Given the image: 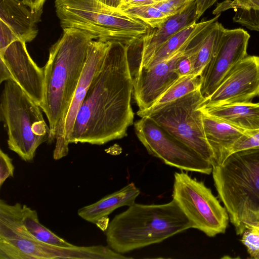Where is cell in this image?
Here are the masks:
<instances>
[{
	"label": "cell",
	"instance_id": "8",
	"mask_svg": "<svg viewBox=\"0 0 259 259\" xmlns=\"http://www.w3.org/2000/svg\"><path fill=\"white\" fill-rule=\"evenodd\" d=\"M205 101L199 89L146 116L212 164V153L205 137L200 108Z\"/></svg>",
	"mask_w": 259,
	"mask_h": 259
},
{
	"label": "cell",
	"instance_id": "14",
	"mask_svg": "<svg viewBox=\"0 0 259 259\" xmlns=\"http://www.w3.org/2000/svg\"><path fill=\"white\" fill-rule=\"evenodd\" d=\"M0 61L8 69L10 80L40 106L44 99V69L31 58L26 42L19 39L11 42L0 53Z\"/></svg>",
	"mask_w": 259,
	"mask_h": 259
},
{
	"label": "cell",
	"instance_id": "16",
	"mask_svg": "<svg viewBox=\"0 0 259 259\" xmlns=\"http://www.w3.org/2000/svg\"><path fill=\"white\" fill-rule=\"evenodd\" d=\"M205 137L212 153V166H217L231 154L234 145L246 131L214 117L200 107Z\"/></svg>",
	"mask_w": 259,
	"mask_h": 259
},
{
	"label": "cell",
	"instance_id": "9",
	"mask_svg": "<svg viewBox=\"0 0 259 259\" xmlns=\"http://www.w3.org/2000/svg\"><path fill=\"white\" fill-rule=\"evenodd\" d=\"M0 241L10 247L13 259H106L110 255L109 248L101 245L63 247L40 242L26 230L20 216L0 224Z\"/></svg>",
	"mask_w": 259,
	"mask_h": 259
},
{
	"label": "cell",
	"instance_id": "37",
	"mask_svg": "<svg viewBox=\"0 0 259 259\" xmlns=\"http://www.w3.org/2000/svg\"><path fill=\"white\" fill-rule=\"evenodd\" d=\"M125 0H124V2Z\"/></svg>",
	"mask_w": 259,
	"mask_h": 259
},
{
	"label": "cell",
	"instance_id": "2",
	"mask_svg": "<svg viewBox=\"0 0 259 259\" xmlns=\"http://www.w3.org/2000/svg\"><path fill=\"white\" fill-rule=\"evenodd\" d=\"M94 37L74 28L63 29L50 49L44 67V99L40 107L49 121L51 140H56L53 158L58 160L69 151L65 139V119L83 71L91 42Z\"/></svg>",
	"mask_w": 259,
	"mask_h": 259
},
{
	"label": "cell",
	"instance_id": "6",
	"mask_svg": "<svg viewBox=\"0 0 259 259\" xmlns=\"http://www.w3.org/2000/svg\"><path fill=\"white\" fill-rule=\"evenodd\" d=\"M40 106L15 82L5 81L1 96V120L7 131L9 148L31 162L36 151L51 140V131Z\"/></svg>",
	"mask_w": 259,
	"mask_h": 259
},
{
	"label": "cell",
	"instance_id": "15",
	"mask_svg": "<svg viewBox=\"0 0 259 259\" xmlns=\"http://www.w3.org/2000/svg\"><path fill=\"white\" fill-rule=\"evenodd\" d=\"M196 0L191 2L181 12L170 16L162 24L142 38V49L137 67L131 71L132 76L145 68L159 48L170 37L180 30L197 22Z\"/></svg>",
	"mask_w": 259,
	"mask_h": 259
},
{
	"label": "cell",
	"instance_id": "7",
	"mask_svg": "<svg viewBox=\"0 0 259 259\" xmlns=\"http://www.w3.org/2000/svg\"><path fill=\"white\" fill-rule=\"evenodd\" d=\"M172 196L193 228L210 237L225 233L229 221L228 212L203 182L183 170L176 172Z\"/></svg>",
	"mask_w": 259,
	"mask_h": 259
},
{
	"label": "cell",
	"instance_id": "31",
	"mask_svg": "<svg viewBox=\"0 0 259 259\" xmlns=\"http://www.w3.org/2000/svg\"><path fill=\"white\" fill-rule=\"evenodd\" d=\"M19 39L10 28L0 20V53L4 52L13 41Z\"/></svg>",
	"mask_w": 259,
	"mask_h": 259
},
{
	"label": "cell",
	"instance_id": "33",
	"mask_svg": "<svg viewBox=\"0 0 259 259\" xmlns=\"http://www.w3.org/2000/svg\"><path fill=\"white\" fill-rule=\"evenodd\" d=\"M32 11L43 9L46 0H22Z\"/></svg>",
	"mask_w": 259,
	"mask_h": 259
},
{
	"label": "cell",
	"instance_id": "17",
	"mask_svg": "<svg viewBox=\"0 0 259 259\" xmlns=\"http://www.w3.org/2000/svg\"><path fill=\"white\" fill-rule=\"evenodd\" d=\"M42 12L43 9L32 11L22 1L1 0L0 20L26 43L36 37Z\"/></svg>",
	"mask_w": 259,
	"mask_h": 259
},
{
	"label": "cell",
	"instance_id": "20",
	"mask_svg": "<svg viewBox=\"0 0 259 259\" xmlns=\"http://www.w3.org/2000/svg\"><path fill=\"white\" fill-rule=\"evenodd\" d=\"M224 29L217 20L191 42L189 50L193 57V74L201 75L212 56Z\"/></svg>",
	"mask_w": 259,
	"mask_h": 259
},
{
	"label": "cell",
	"instance_id": "3",
	"mask_svg": "<svg viewBox=\"0 0 259 259\" xmlns=\"http://www.w3.org/2000/svg\"><path fill=\"white\" fill-rule=\"evenodd\" d=\"M193 225L177 202L160 204L136 203L116 215L105 230L110 248L123 254L159 243Z\"/></svg>",
	"mask_w": 259,
	"mask_h": 259
},
{
	"label": "cell",
	"instance_id": "23",
	"mask_svg": "<svg viewBox=\"0 0 259 259\" xmlns=\"http://www.w3.org/2000/svg\"><path fill=\"white\" fill-rule=\"evenodd\" d=\"M200 76L191 74L181 76L158 98L151 107L145 110L138 111L137 114L141 117L146 116L165 105L200 89Z\"/></svg>",
	"mask_w": 259,
	"mask_h": 259
},
{
	"label": "cell",
	"instance_id": "34",
	"mask_svg": "<svg viewBox=\"0 0 259 259\" xmlns=\"http://www.w3.org/2000/svg\"><path fill=\"white\" fill-rule=\"evenodd\" d=\"M106 5L115 10H119L124 3V0H99Z\"/></svg>",
	"mask_w": 259,
	"mask_h": 259
},
{
	"label": "cell",
	"instance_id": "36",
	"mask_svg": "<svg viewBox=\"0 0 259 259\" xmlns=\"http://www.w3.org/2000/svg\"><path fill=\"white\" fill-rule=\"evenodd\" d=\"M164 1V0H162L161 1Z\"/></svg>",
	"mask_w": 259,
	"mask_h": 259
},
{
	"label": "cell",
	"instance_id": "21",
	"mask_svg": "<svg viewBox=\"0 0 259 259\" xmlns=\"http://www.w3.org/2000/svg\"><path fill=\"white\" fill-rule=\"evenodd\" d=\"M220 15L209 20L195 23L180 30L159 47L147 65L143 69L150 67L171 56L185 45L193 40L214 21L218 20Z\"/></svg>",
	"mask_w": 259,
	"mask_h": 259
},
{
	"label": "cell",
	"instance_id": "10",
	"mask_svg": "<svg viewBox=\"0 0 259 259\" xmlns=\"http://www.w3.org/2000/svg\"><path fill=\"white\" fill-rule=\"evenodd\" d=\"M140 141L148 153L165 164L187 171L209 175L211 163L170 134L149 116L134 124Z\"/></svg>",
	"mask_w": 259,
	"mask_h": 259
},
{
	"label": "cell",
	"instance_id": "19",
	"mask_svg": "<svg viewBox=\"0 0 259 259\" xmlns=\"http://www.w3.org/2000/svg\"><path fill=\"white\" fill-rule=\"evenodd\" d=\"M201 108L210 115L237 128L252 131L259 129V103H236Z\"/></svg>",
	"mask_w": 259,
	"mask_h": 259
},
{
	"label": "cell",
	"instance_id": "26",
	"mask_svg": "<svg viewBox=\"0 0 259 259\" xmlns=\"http://www.w3.org/2000/svg\"><path fill=\"white\" fill-rule=\"evenodd\" d=\"M241 241L250 257L259 259V220L246 226Z\"/></svg>",
	"mask_w": 259,
	"mask_h": 259
},
{
	"label": "cell",
	"instance_id": "29",
	"mask_svg": "<svg viewBox=\"0 0 259 259\" xmlns=\"http://www.w3.org/2000/svg\"><path fill=\"white\" fill-rule=\"evenodd\" d=\"M13 159L0 150V187H2L5 181L9 177H14V166Z\"/></svg>",
	"mask_w": 259,
	"mask_h": 259
},
{
	"label": "cell",
	"instance_id": "11",
	"mask_svg": "<svg viewBox=\"0 0 259 259\" xmlns=\"http://www.w3.org/2000/svg\"><path fill=\"white\" fill-rule=\"evenodd\" d=\"M250 35L244 29L225 28L216 49L201 75L200 92L206 100L228 72L247 56Z\"/></svg>",
	"mask_w": 259,
	"mask_h": 259
},
{
	"label": "cell",
	"instance_id": "12",
	"mask_svg": "<svg viewBox=\"0 0 259 259\" xmlns=\"http://www.w3.org/2000/svg\"><path fill=\"white\" fill-rule=\"evenodd\" d=\"M259 96V57L247 56L226 75L202 105L215 106L251 102Z\"/></svg>",
	"mask_w": 259,
	"mask_h": 259
},
{
	"label": "cell",
	"instance_id": "13",
	"mask_svg": "<svg viewBox=\"0 0 259 259\" xmlns=\"http://www.w3.org/2000/svg\"><path fill=\"white\" fill-rule=\"evenodd\" d=\"M192 41L185 45L168 58L150 67L141 69L132 76L133 95L139 111L151 107L180 77L176 71V64Z\"/></svg>",
	"mask_w": 259,
	"mask_h": 259
},
{
	"label": "cell",
	"instance_id": "1",
	"mask_svg": "<svg viewBox=\"0 0 259 259\" xmlns=\"http://www.w3.org/2000/svg\"><path fill=\"white\" fill-rule=\"evenodd\" d=\"M130 46L112 42L76 115L70 143L101 145L126 135L134 120Z\"/></svg>",
	"mask_w": 259,
	"mask_h": 259
},
{
	"label": "cell",
	"instance_id": "4",
	"mask_svg": "<svg viewBox=\"0 0 259 259\" xmlns=\"http://www.w3.org/2000/svg\"><path fill=\"white\" fill-rule=\"evenodd\" d=\"M212 174L229 221L241 235L247 225L259 220V149L232 153Z\"/></svg>",
	"mask_w": 259,
	"mask_h": 259
},
{
	"label": "cell",
	"instance_id": "18",
	"mask_svg": "<svg viewBox=\"0 0 259 259\" xmlns=\"http://www.w3.org/2000/svg\"><path fill=\"white\" fill-rule=\"evenodd\" d=\"M140 194V189L134 183H130L98 201L79 208L77 214L86 221L96 224L99 220L108 217L116 209L134 204Z\"/></svg>",
	"mask_w": 259,
	"mask_h": 259
},
{
	"label": "cell",
	"instance_id": "30",
	"mask_svg": "<svg viewBox=\"0 0 259 259\" xmlns=\"http://www.w3.org/2000/svg\"><path fill=\"white\" fill-rule=\"evenodd\" d=\"M176 71L180 77L193 74V57L188 48L176 64Z\"/></svg>",
	"mask_w": 259,
	"mask_h": 259
},
{
	"label": "cell",
	"instance_id": "27",
	"mask_svg": "<svg viewBox=\"0 0 259 259\" xmlns=\"http://www.w3.org/2000/svg\"><path fill=\"white\" fill-rule=\"evenodd\" d=\"M250 149H259V129L248 131L238 140L232 148L231 154L239 151Z\"/></svg>",
	"mask_w": 259,
	"mask_h": 259
},
{
	"label": "cell",
	"instance_id": "28",
	"mask_svg": "<svg viewBox=\"0 0 259 259\" xmlns=\"http://www.w3.org/2000/svg\"><path fill=\"white\" fill-rule=\"evenodd\" d=\"M194 0H164L153 4L164 14L171 16L183 10Z\"/></svg>",
	"mask_w": 259,
	"mask_h": 259
},
{
	"label": "cell",
	"instance_id": "32",
	"mask_svg": "<svg viewBox=\"0 0 259 259\" xmlns=\"http://www.w3.org/2000/svg\"><path fill=\"white\" fill-rule=\"evenodd\" d=\"M218 0H196L197 17L199 19Z\"/></svg>",
	"mask_w": 259,
	"mask_h": 259
},
{
	"label": "cell",
	"instance_id": "5",
	"mask_svg": "<svg viewBox=\"0 0 259 259\" xmlns=\"http://www.w3.org/2000/svg\"><path fill=\"white\" fill-rule=\"evenodd\" d=\"M57 16L62 29L77 28L95 40L132 45L150 28L141 21L99 0H55Z\"/></svg>",
	"mask_w": 259,
	"mask_h": 259
},
{
	"label": "cell",
	"instance_id": "24",
	"mask_svg": "<svg viewBox=\"0 0 259 259\" xmlns=\"http://www.w3.org/2000/svg\"><path fill=\"white\" fill-rule=\"evenodd\" d=\"M23 223L26 230L40 242L63 247L74 245L42 225L39 221L37 211L26 205H23Z\"/></svg>",
	"mask_w": 259,
	"mask_h": 259
},
{
	"label": "cell",
	"instance_id": "22",
	"mask_svg": "<svg viewBox=\"0 0 259 259\" xmlns=\"http://www.w3.org/2000/svg\"><path fill=\"white\" fill-rule=\"evenodd\" d=\"M230 9L235 12L234 22L259 31V0H226L218 4L212 14L218 15Z\"/></svg>",
	"mask_w": 259,
	"mask_h": 259
},
{
	"label": "cell",
	"instance_id": "25",
	"mask_svg": "<svg viewBox=\"0 0 259 259\" xmlns=\"http://www.w3.org/2000/svg\"><path fill=\"white\" fill-rule=\"evenodd\" d=\"M119 10L125 14L141 21L150 28L153 29L160 26L170 17L161 12L153 4L123 5Z\"/></svg>",
	"mask_w": 259,
	"mask_h": 259
},
{
	"label": "cell",
	"instance_id": "35",
	"mask_svg": "<svg viewBox=\"0 0 259 259\" xmlns=\"http://www.w3.org/2000/svg\"><path fill=\"white\" fill-rule=\"evenodd\" d=\"M156 3V1L155 0H125L123 5H151V4H154Z\"/></svg>",
	"mask_w": 259,
	"mask_h": 259
}]
</instances>
